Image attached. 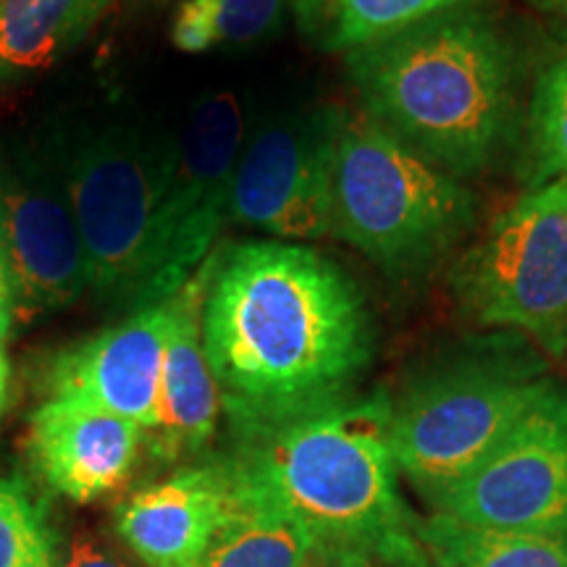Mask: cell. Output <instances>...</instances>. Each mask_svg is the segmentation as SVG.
Returning a JSON list of instances; mask_svg holds the SVG:
<instances>
[{"label": "cell", "instance_id": "obj_23", "mask_svg": "<svg viewBox=\"0 0 567 567\" xmlns=\"http://www.w3.org/2000/svg\"><path fill=\"white\" fill-rule=\"evenodd\" d=\"M300 567H384V563L379 557H373L371 551L352 547V544L316 538V544L305 555Z\"/></svg>", "mask_w": 567, "mask_h": 567}, {"label": "cell", "instance_id": "obj_13", "mask_svg": "<svg viewBox=\"0 0 567 567\" xmlns=\"http://www.w3.org/2000/svg\"><path fill=\"white\" fill-rule=\"evenodd\" d=\"M140 442L137 423L90 402L51 396L32 413L27 452L53 492L87 505L130 478Z\"/></svg>", "mask_w": 567, "mask_h": 567}, {"label": "cell", "instance_id": "obj_10", "mask_svg": "<svg viewBox=\"0 0 567 567\" xmlns=\"http://www.w3.org/2000/svg\"><path fill=\"white\" fill-rule=\"evenodd\" d=\"M342 118V109H313L260 124L234 172V221L300 243L329 237L331 161Z\"/></svg>", "mask_w": 567, "mask_h": 567}, {"label": "cell", "instance_id": "obj_16", "mask_svg": "<svg viewBox=\"0 0 567 567\" xmlns=\"http://www.w3.org/2000/svg\"><path fill=\"white\" fill-rule=\"evenodd\" d=\"M113 0H0V82L74 51Z\"/></svg>", "mask_w": 567, "mask_h": 567}, {"label": "cell", "instance_id": "obj_17", "mask_svg": "<svg viewBox=\"0 0 567 567\" xmlns=\"http://www.w3.org/2000/svg\"><path fill=\"white\" fill-rule=\"evenodd\" d=\"M471 0H289L302 38L318 51L352 53Z\"/></svg>", "mask_w": 567, "mask_h": 567}, {"label": "cell", "instance_id": "obj_2", "mask_svg": "<svg viewBox=\"0 0 567 567\" xmlns=\"http://www.w3.org/2000/svg\"><path fill=\"white\" fill-rule=\"evenodd\" d=\"M347 74L371 122L457 179L513 140V51L471 3L347 53Z\"/></svg>", "mask_w": 567, "mask_h": 567}, {"label": "cell", "instance_id": "obj_4", "mask_svg": "<svg viewBox=\"0 0 567 567\" xmlns=\"http://www.w3.org/2000/svg\"><path fill=\"white\" fill-rule=\"evenodd\" d=\"M478 200L457 176L365 116L344 113L331 161V234L394 279L463 243Z\"/></svg>", "mask_w": 567, "mask_h": 567}, {"label": "cell", "instance_id": "obj_6", "mask_svg": "<svg viewBox=\"0 0 567 567\" xmlns=\"http://www.w3.org/2000/svg\"><path fill=\"white\" fill-rule=\"evenodd\" d=\"M452 292L481 326L567 352V182L528 189L452 268Z\"/></svg>", "mask_w": 567, "mask_h": 567}, {"label": "cell", "instance_id": "obj_21", "mask_svg": "<svg viewBox=\"0 0 567 567\" xmlns=\"http://www.w3.org/2000/svg\"><path fill=\"white\" fill-rule=\"evenodd\" d=\"M528 189L567 182V55L538 76L528 111Z\"/></svg>", "mask_w": 567, "mask_h": 567}, {"label": "cell", "instance_id": "obj_8", "mask_svg": "<svg viewBox=\"0 0 567 567\" xmlns=\"http://www.w3.org/2000/svg\"><path fill=\"white\" fill-rule=\"evenodd\" d=\"M243 145L239 97L229 90L200 97L172 153L137 310L172 300L205 264L226 218H231V184Z\"/></svg>", "mask_w": 567, "mask_h": 567}, {"label": "cell", "instance_id": "obj_12", "mask_svg": "<svg viewBox=\"0 0 567 567\" xmlns=\"http://www.w3.org/2000/svg\"><path fill=\"white\" fill-rule=\"evenodd\" d=\"M172 305L134 310L116 329L61 352L48 373L53 396H69L137 423L151 431Z\"/></svg>", "mask_w": 567, "mask_h": 567}, {"label": "cell", "instance_id": "obj_3", "mask_svg": "<svg viewBox=\"0 0 567 567\" xmlns=\"http://www.w3.org/2000/svg\"><path fill=\"white\" fill-rule=\"evenodd\" d=\"M392 402L344 400L274 429L239 436L234 481L323 542L352 544L384 567L423 555L396 496Z\"/></svg>", "mask_w": 567, "mask_h": 567}, {"label": "cell", "instance_id": "obj_11", "mask_svg": "<svg viewBox=\"0 0 567 567\" xmlns=\"http://www.w3.org/2000/svg\"><path fill=\"white\" fill-rule=\"evenodd\" d=\"M0 258L21 313L61 308L90 287L63 174L21 163L0 174Z\"/></svg>", "mask_w": 567, "mask_h": 567}, {"label": "cell", "instance_id": "obj_28", "mask_svg": "<svg viewBox=\"0 0 567 567\" xmlns=\"http://www.w3.org/2000/svg\"><path fill=\"white\" fill-rule=\"evenodd\" d=\"M547 3H549V6H555L557 11H563L565 17H567V0H547Z\"/></svg>", "mask_w": 567, "mask_h": 567}, {"label": "cell", "instance_id": "obj_20", "mask_svg": "<svg viewBox=\"0 0 567 567\" xmlns=\"http://www.w3.org/2000/svg\"><path fill=\"white\" fill-rule=\"evenodd\" d=\"M289 0H182L172 40L184 53L247 45L279 30Z\"/></svg>", "mask_w": 567, "mask_h": 567}, {"label": "cell", "instance_id": "obj_1", "mask_svg": "<svg viewBox=\"0 0 567 567\" xmlns=\"http://www.w3.org/2000/svg\"><path fill=\"white\" fill-rule=\"evenodd\" d=\"M203 344L237 436L350 400L371 363L358 281L313 247L243 243L208 260Z\"/></svg>", "mask_w": 567, "mask_h": 567}, {"label": "cell", "instance_id": "obj_29", "mask_svg": "<svg viewBox=\"0 0 567 567\" xmlns=\"http://www.w3.org/2000/svg\"><path fill=\"white\" fill-rule=\"evenodd\" d=\"M155 3H172V0H155Z\"/></svg>", "mask_w": 567, "mask_h": 567}, {"label": "cell", "instance_id": "obj_7", "mask_svg": "<svg viewBox=\"0 0 567 567\" xmlns=\"http://www.w3.org/2000/svg\"><path fill=\"white\" fill-rule=\"evenodd\" d=\"M172 153L126 130H103L74 142L61 163L97 295L137 305Z\"/></svg>", "mask_w": 567, "mask_h": 567}, {"label": "cell", "instance_id": "obj_22", "mask_svg": "<svg viewBox=\"0 0 567 567\" xmlns=\"http://www.w3.org/2000/svg\"><path fill=\"white\" fill-rule=\"evenodd\" d=\"M59 565V544L42 507L19 481L0 476V567Z\"/></svg>", "mask_w": 567, "mask_h": 567}, {"label": "cell", "instance_id": "obj_14", "mask_svg": "<svg viewBox=\"0 0 567 567\" xmlns=\"http://www.w3.org/2000/svg\"><path fill=\"white\" fill-rule=\"evenodd\" d=\"M226 463L182 467L116 509L122 542L147 567H197L231 505Z\"/></svg>", "mask_w": 567, "mask_h": 567}, {"label": "cell", "instance_id": "obj_24", "mask_svg": "<svg viewBox=\"0 0 567 567\" xmlns=\"http://www.w3.org/2000/svg\"><path fill=\"white\" fill-rule=\"evenodd\" d=\"M59 567H130L122 557L113 555L111 549L101 547L95 538L90 536H76L66 549V555L61 557Z\"/></svg>", "mask_w": 567, "mask_h": 567}, {"label": "cell", "instance_id": "obj_5", "mask_svg": "<svg viewBox=\"0 0 567 567\" xmlns=\"http://www.w3.org/2000/svg\"><path fill=\"white\" fill-rule=\"evenodd\" d=\"M542 360L484 342L417 375L392 405V452L431 502L460 484L549 386Z\"/></svg>", "mask_w": 567, "mask_h": 567}, {"label": "cell", "instance_id": "obj_18", "mask_svg": "<svg viewBox=\"0 0 567 567\" xmlns=\"http://www.w3.org/2000/svg\"><path fill=\"white\" fill-rule=\"evenodd\" d=\"M231 484L229 513L197 567H300L316 536L295 517L245 492L234 476Z\"/></svg>", "mask_w": 567, "mask_h": 567}, {"label": "cell", "instance_id": "obj_25", "mask_svg": "<svg viewBox=\"0 0 567 567\" xmlns=\"http://www.w3.org/2000/svg\"><path fill=\"white\" fill-rule=\"evenodd\" d=\"M13 313H17V300H13V287L6 271L3 258H0V337L9 334Z\"/></svg>", "mask_w": 567, "mask_h": 567}, {"label": "cell", "instance_id": "obj_15", "mask_svg": "<svg viewBox=\"0 0 567 567\" xmlns=\"http://www.w3.org/2000/svg\"><path fill=\"white\" fill-rule=\"evenodd\" d=\"M205 287L208 264L197 268L193 279L168 300L172 326L151 429L153 455L161 460H179L200 452L216 434L221 415V394L203 344Z\"/></svg>", "mask_w": 567, "mask_h": 567}, {"label": "cell", "instance_id": "obj_27", "mask_svg": "<svg viewBox=\"0 0 567 567\" xmlns=\"http://www.w3.org/2000/svg\"><path fill=\"white\" fill-rule=\"evenodd\" d=\"M408 567H439V565H436V563H434V559H431L429 555H425V549H423V555H421V557H417L413 565H408Z\"/></svg>", "mask_w": 567, "mask_h": 567}, {"label": "cell", "instance_id": "obj_9", "mask_svg": "<svg viewBox=\"0 0 567 567\" xmlns=\"http://www.w3.org/2000/svg\"><path fill=\"white\" fill-rule=\"evenodd\" d=\"M434 505L467 526L567 536V389L549 381L492 455Z\"/></svg>", "mask_w": 567, "mask_h": 567}, {"label": "cell", "instance_id": "obj_26", "mask_svg": "<svg viewBox=\"0 0 567 567\" xmlns=\"http://www.w3.org/2000/svg\"><path fill=\"white\" fill-rule=\"evenodd\" d=\"M9 384H11V368L3 350V337H0V415H3L6 405H9Z\"/></svg>", "mask_w": 567, "mask_h": 567}, {"label": "cell", "instance_id": "obj_19", "mask_svg": "<svg viewBox=\"0 0 567 567\" xmlns=\"http://www.w3.org/2000/svg\"><path fill=\"white\" fill-rule=\"evenodd\" d=\"M415 536L439 567H567V536L496 530L436 513Z\"/></svg>", "mask_w": 567, "mask_h": 567}]
</instances>
